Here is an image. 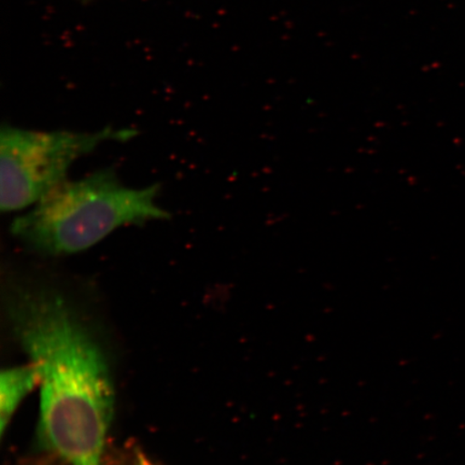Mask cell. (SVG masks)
<instances>
[{
	"label": "cell",
	"mask_w": 465,
	"mask_h": 465,
	"mask_svg": "<svg viewBox=\"0 0 465 465\" xmlns=\"http://www.w3.org/2000/svg\"><path fill=\"white\" fill-rule=\"evenodd\" d=\"M7 293L11 327L40 375L45 449L65 465H103L114 393L100 347L60 291L16 282Z\"/></svg>",
	"instance_id": "1"
},
{
	"label": "cell",
	"mask_w": 465,
	"mask_h": 465,
	"mask_svg": "<svg viewBox=\"0 0 465 465\" xmlns=\"http://www.w3.org/2000/svg\"><path fill=\"white\" fill-rule=\"evenodd\" d=\"M159 193V184L129 187L113 168H103L56 185L14 219L11 235L45 257L84 252L124 226L171 219L158 202Z\"/></svg>",
	"instance_id": "2"
},
{
	"label": "cell",
	"mask_w": 465,
	"mask_h": 465,
	"mask_svg": "<svg viewBox=\"0 0 465 465\" xmlns=\"http://www.w3.org/2000/svg\"><path fill=\"white\" fill-rule=\"evenodd\" d=\"M132 129L104 127L96 132L37 131L4 125L0 134V207L21 212L38 203L83 156L110 142H127Z\"/></svg>",
	"instance_id": "3"
},
{
	"label": "cell",
	"mask_w": 465,
	"mask_h": 465,
	"mask_svg": "<svg viewBox=\"0 0 465 465\" xmlns=\"http://www.w3.org/2000/svg\"><path fill=\"white\" fill-rule=\"evenodd\" d=\"M39 385V371L32 362L3 371L0 378V431L2 434L9 427L22 401Z\"/></svg>",
	"instance_id": "4"
},
{
	"label": "cell",
	"mask_w": 465,
	"mask_h": 465,
	"mask_svg": "<svg viewBox=\"0 0 465 465\" xmlns=\"http://www.w3.org/2000/svg\"><path fill=\"white\" fill-rule=\"evenodd\" d=\"M135 465H156L151 461L148 457H145L143 452H138L136 456Z\"/></svg>",
	"instance_id": "5"
},
{
	"label": "cell",
	"mask_w": 465,
	"mask_h": 465,
	"mask_svg": "<svg viewBox=\"0 0 465 465\" xmlns=\"http://www.w3.org/2000/svg\"><path fill=\"white\" fill-rule=\"evenodd\" d=\"M78 2L81 4L87 5V4H91L93 2H96V0H78Z\"/></svg>",
	"instance_id": "6"
}]
</instances>
